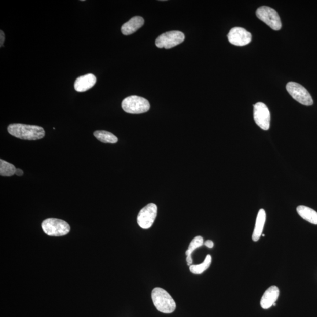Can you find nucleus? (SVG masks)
Here are the masks:
<instances>
[{
    "label": "nucleus",
    "mask_w": 317,
    "mask_h": 317,
    "mask_svg": "<svg viewBox=\"0 0 317 317\" xmlns=\"http://www.w3.org/2000/svg\"><path fill=\"white\" fill-rule=\"evenodd\" d=\"M7 130L10 135L15 137L29 141L41 139L45 136L44 128L37 125L12 124L9 125Z\"/></svg>",
    "instance_id": "1"
},
{
    "label": "nucleus",
    "mask_w": 317,
    "mask_h": 317,
    "mask_svg": "<svg viewBox=\"0 0 317 317\" xmlns=\"http://www.w3.org/2000/svg\"><path fill=\"white\" fill-rule=\"evenodd\" d=\"M153 303L158 311L171 314L175 310L176 305L171 295L163 289L156 287L152 292Z\"/></svg>",
    "instance_id": "2"
},
{
    "label": "nucleus",
    "mask_w": 317,
    "mask_h": 317,
    "mask_svg": "<svg viewBox=\"0 0 317 317\" xmlns=\"http://www.w3.org/2000/svg\"><path fill=\"white\" fill-rule=\"evenodd\" d=\"M122 108L128 113L141 114L148 111L150 104L144 98L132 95L124 99L122 102Z\"/></svg>",
    "instance_id": "3"
},
{
    "label": "nucleus",
    "mask_w": 317,
    "mask_h": 317,
    "mask_svg": "<svg viewBox=\"0 0 317 317\" xmlns=\"http://www.w3.org/2000/svg\"><path fill=\"white\" fill-rule=\"evenodd\" d=\"M42 227L44 233L50 236H63L70 231L68 223L58 219L50 218L44 220Z\"/></svg>",
    "instance_id": "4"
},
{
    "label": "nucleus",
    "mask_w": 317,
    "mask_h": 317,
    "mask_svg": "<svg viewBox=\"0 0 317 317\" xmlns=\"http://www.w3.org/2000/svg\"><path fill=\"white\" fill-rule=\"evenodd\" d=\"M256 16L274 30L279 31L282 28V24L279 15L271 7L267 6L259 7L256 11Z\"/></svg>",
    "instance_id": "5"
},
{
    "label": "nucleus",
    "mask_w": 317,
    "mask_h": 317,
    "mask_svg": "<svg viewBox=\"0 0 317 317\" xmlns=\"http://www.w3.org/2000/svg\"><path fill=\"white\" fill-rule=\"evenodd\" d=\"M286 89L291 97L301 104L311 106L314 103L308 91L299 84L290 82L287 84Z\"/></svg>",
    "instance_id": "6"
},
{
    "label": "nucleus",
    "mask_w": 317,
    "mask_h": 317,
    "mask_svg": "<svg viewBox=\"0 0 317 317\" xmlns=\"http://www.w3.org/2000/svg\"><path fill=\"white\" fill-rule=\"evenodd\" d=\"M185 35L179 31H171L161 35L156 40V46L158 48L171 49L181 44L185 40Z\"/></svg>",
    "instance_id": "7"
},
{
    "label": "nucleus",
    "mask_w": 317,
    "mask_h": 317,
    "mask_svg": "<svg viewBox=\"0 0 317 317\" xmlns=\"http://www.w3.org/2000/svg\"><path fill=\"white\" fill-rule=\"evenodd\" d=\"M157 214V207L155 204H149L141 209L137 217L139 226L143 229H148L152 227Z\"/></svg>",
    "instance_id": "8"
},
{
    "label": "nucleus",
    "mask_w": 317,
    "mask_h": 317,
    "mask_svg": "<svg viewBox=\"0 0 317 317\" xmlns=\"http://www.w3.org/2000/svg\"><path fill=\"white\" fill-rule=\"evenodd\" d=\"M254 119L262 130H268L270 126V112L264 103L258 102L254 105Z\"/></svg>",
    "instance_id": "9"
},
{
    "label": "nucleus",
    "mask_w": 317,
    "mask_h": 317,
    "mask_svg": "<svg viewBox=\"0 0 317 317\" xmlns=\"http://www.w3.org/2000/svg\"><path fill=\"white\" fill-rule=\"evenodd\" d=\"M229 42L237 46L248 45L252 41L251 33L241 27L232 28L227 35Z\"/></svg>",
    "instance_id": "10"
},
{
    "label": "nucleus",
    "mask_w": 317,
    "mask_h": 317,
    "mask_svg": "<svg viewBox=\"0 0 317 317\" xmlns=\"http://www.w3.org/2000/svg\"><path fill=\"white\" fill-rule=\"evenodd\" d=\"M280 291L277 286H272L265 291L260 301L261 307L267 309L272 307L278 299Z\"/></svg>",
    "instance_id": "11"
},
{
    "label": "nucleus",
    "mask_w": 317,
    "mask_h": 317,
    "mask_svg": "<svg viewBox=\"0 0 317 317\" xmlns=\"http://www.w3.org/2000/svg\"><path fill=\"white\" fill-rule=\"evenodd\" d=\"M96 83H97V78L92 73L81 76L75 81L74 83L75 90L79 93L86 92L93 88Z\"/></svg>",
    "instance_id": "12"
},
{
    "label": "nucleus",
    "mask_w": 317,
    "mask_h": 317,
    "mask_svg": "<svg viewBox=\"0 0 317 317\" xmlns=\"http://www.w3.org/2000/svg\"><path fill=\"white\" fill-rule=\"evenodd\" d=\"M145 21L143 18L140 16L132 17L127 23H125L121 27V32L125 35H130L134 34L140 28L143 26Z\"/></svg>",
    "instance_id": "13"
},
{
    "label": "nucleus",
    "mask_w": 317,
    "mask_h": 317,
    "mask_svg": "<svg viewBox=\"0 0 317 317\" xmlns=\"http://www.w3.org/2000/svg\"><path fill=\"white\" fill-rule=\"evenodd\" d=\"M265 221H266V213L264 209H261L257 214L255 227H254L252 235L254 242L259 241L262 235Z\"/></svg>",
    "instance_id": "14"
},
{
    "label": "nucleus",
    "mask_w": 317,
    "mask_h": 317,
    "mask_svg": "<svg viewBox=\"0 0 317 317\" xmlns=\"http://www.w3.org/2000/svg\"><path fill=\"white\" fill-rule=\"evenodd\" d=\"M297 211L303 219L312 224H317V212L314 210L301 205L298 206Z\"/></svg>",
    "instance_id": "15"
},
{
    "label": "nucleus",
    "mask_w": 317,
    "mask_h": 317,
    "mask_svg": "<svg viewBox=\"0 0 317 317\" xmlns=\"http://www.w3.org/2000/svg\"><path fill=\"white\" fill-rule=\"evenodd\" d=\"M204 239L201 236H197L193 239V241L190 243L189 248L186 252V255L187 256L186 260L187 265L189 266L192 265L193 260L191 258V254L196 249L200 248L203 245H204Z\"/></svg>",
    "instance_id": "16"
},
{
    "label": "nucleus",
    "mask_w": 317,
    "mask_h": 317,
    "mask_svg": "<svg viewBox=\"0 0 317 317\" xmlns=\"http://www.w3.org/2000/svg\"><path fill=\"white\" fill-rule=\"evenodd\" d=\"M95 138L103 143H116L118 139L115 135L106 131H97L94 133Z\"/></svg>",
    "instance_id": "17"
},
{
    "label": "nucleus",
    "mask_w": 317,
    "mask_h": 317,
    "mask_svg": "<svg viewBox=\"0 0 317 317\" xmlns=\"http://www.w3.org/2000/svg\"><path fill=\"white\" fill-rule=\"evenodd\" d=\"M212 262V257L211 255H207L205 259L202 264L198 265H191L190 266V270L194 274H202L205 271L210 267Z\"/></svg>",
    "instance_id": "18"
},
{
    "label": "nucleus",
    "mask_w": 317,
    "mask_h": 317,
    "mask_svg": "<svg viewBox=\"0 0 317 317\" xmlns=\"http://www.w3.org/2000/svg\"><path fill=\"white\" fill-rule=\"evenodd\" d=\"M17 168L9 162L0 160V175L2 176H12L16 174Z\"/></svg>",
    "instance_id": "19"
},
{
    "label": "nucleus",
    "mask_w": 317,
    "mask_h": 317,
    "mask_svg": "<svg viewBox=\"0 0 317 317\" xmlns=\"http://www.w3.org/2000/svg\"><path fill=\"white\" fill-rule=\"evenodd\" d=\"M204 245L207 247V248H210V249H212L213 248L214 246V243L212 241H210V240H208V241H206L204 243Z\"/></svg>",
    "instance_id": "20"
},
{
    "label": "nucleus",
    "mask_w": 317,
    "mask_h": 317,
    "mask_svg": "<svg viewBox=\"0 0 317 317\" xmlns=\"http://www.w3.org/2000/svg\"><path fill=\"white\" fill-rule=\"evenodd\" d=\"M0 33H1V34H0V37H1V41H0V45H1V47L3 46L4 42H5V33H4V32L1 30V31H0Z\"/></svg>",
    "instance_id": "21"
},
{
    "label": "nucleus",
    "mask_w": 317,
    "mask_h": 317,
    "mask_svg": "<svg viewBox=\"0 0 317 317\" xmlns=\"http://www.w3.org/2000/svg\"><path fill=\"white\" fill-rule=\"evenodd\" d=\"M23 173H23V170H21V169H18V168L17 169L16 172V175L18 176H21L23 175Z\"/></svg>",
    "instance_id": "22"
}]
</instances>
